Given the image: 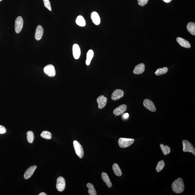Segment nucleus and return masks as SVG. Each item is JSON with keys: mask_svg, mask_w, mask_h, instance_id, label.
<instances>
[{"mask_svg": "<svg viewBox=\"0 0 195 195\" xmlns=\"http://www.w3.org/2000/svg\"><path fill=\"white\" fill-rule=\"evenodd\" d=\"M177 41L179 44L183 47L186 48H190L191 47V45L188 41L185 40L182 38L177 37Z\"/></svg>", "mask_w": 195, "mask_h": 195, "instance_id": "nucleus-17", "label": "nucleus"}, {"mask_svg": "<svg viewBox=\"0 0 195 195\" xmlns=\"http://www.w3.org/2000/svg\"><path fill=\"white\" fill-rule=\"evenodd\" d=\"M91 18L95 24L99 25L101 23V19L99 14L96 12H93L91 13Z\"/></svg>", "mask_w": 195, "mask_h": 195, "instance_id": "nucleus-16", "label": "nucleus"}, {"mask_svg": "<svg viewBox=\"0 0 195 195\" xmlns=\"http://www.w3.org/2000/svg\"><path fill=\"white\" fill-rule=\"evenodd\" d=\"M134 139L120 138L118 140V144L120 147L125 148L128 147L134 142Z\"/></svg>", "mask_w": 195, "mask_h": 195, "instance_id": "nucleus-2", "label": "nucleus"}, {"mask_svg": "<svg viewBox=\"0 0 195 195\" xmlns=\"http://www.w3.org/2000/svg\"><path fill=\"white\" fill-rule=\"evenodd\" d=\"M76 23L80 27H85L86 25V21L82 16H79L76 19Z\"/></svg>", "mask_w": 195, "mask_h": 195, "instance_id": "nucleus-19", "label": "nucleus"}, {"mask_svg": "<svg viewBox=\"0 0 195 195\" xmlns=\"http://www.w3.org/2000/svg\"><path fill=\"white\" fill-rule=\"evenodd\" d=\"M94 52L92 50H89L87 53V59H86V64L87 65L90 64L91 60L94 56Z\"/></svg>", "mask_w": 195, "mask_h": 195, "instance_id": "nucleus-22", "label": "nucleus"}, {"mask_svg": "<svg viewBox=\"0 0 195 195\" xmlns=\"http://www.w3.org/2000/svg\"><path fill=\"white\" fill-rule=\"evenodd\" d=\"M41 136L44 139H50L52 138V134L50 132L48 131H44L41 134Z\"/></svg>", "mask_w": 195, "mask_h": 195, "instance_id": "nucleus-28", "label": "nucleus"}, {"mask_svg": "<svg viewBox=\"0 0 195 195\" xmlns=\"http://www.w3.org/2000/svg\"><path fill=\"white\" fill-rule=\"evenodd\" d=\"M129 114L128 113H125L123 115V117L124 119H127L129 117Z\"/></svg>", "mask_w": 195, "mask_h": 195, "instance_id": "nucleus-32", "label": "nucleus"}, {"mask_svg": "<svg viewBox=\"0 0 195 195\" xmlns=\"http://www.w3.org/2000/svg\"><path fill=\"white\" fill-rule=\"evenodd\" d=\"M163 1L165 3H169L171 2L172 0H163Z\"/></svg>", "mask_w": 195, "mask_h": 195, "instance_id": "nucleus-33", "label": "nucleus"}, {"mask_svg": "<svg viewBox=\"0 0 195 195\" xmlns=\"http://www.w3.org/2000/svg\"><path fill=\"white\" fill-rule=\"evenodd\" d=\"M138 4L141 6H144L147 4L149 0H137Z\"/></svg>", "mask_w": 195, "mask_h": 195, "instance_id": "nucleus-30", "label": "nucleus"}, {"mask_svg": "<svg viewBox=\"0 0 195 195\" xmlns=\"http://www.w3.org/2000/svg\"><path fill=\"white\" fill-rule=\"evenodd\" d=\"M144 106L149 111L154 112L156 111V108L154 104L151 100L149 99H145L143 102Z\"/></svg>", "mask_w": 195, "mask_h": 195, "instance_id": "nucleus-9", "label": "nucleus"}, {"mask_svg": "<svg viewBox=\"0 0 195 195\" xmlns=\"http://www.w3.org/2000/svg\"><path fill=\"white\" fill-rule=\"evenodd\" d=\"M37 168V166L35 165L29 167L25 172L24 175V179L27 180V179L30 178L33 175L34 172L35 171Z\"/></svg>", "mask_w": 195, "mask_h": 195, "instance_id": "nucleus-12", "label": "nucleus"}, {"mask_svg": "<svg viewBox=\"0 0 195 195\" xmlns=\"http://www.w3.org/2000/svg\"><path fill=\"white\" fill-rule=\"evenodd\" d=\"M160 148L163 154L165 155L169 154L171 152V149L168 146L165 145L163 144H160Z\"/></svg>", "mask_w": 195, "mask_h": 195, "instance_id": "nucleus-24", "label": "nucleus"}, {"mask_svg": "<svg viewBox=\"0 0 195 195\" xmlns=\"http://www.w3.org/2000/svg\"><path fill=\"white\" fill-rule=\"evenodd\" d=\"M24 21L21 16H19L16 19L15 25V31L17 33H19L23 27Z\"/></svg>", "mask_w": 195, "mask_h": 195, "instance_id": "nucleus-5", "label": "nucleus"}, {"mask_svg": "<svg viewBox=\"0 0 195 195\" xmlns=\"http://www.w3.org/2000/svg\"><path fill=\"white\" fill-rule=\"evenodd\" d=\"M183 145V151L184 152H190L195 155V149L192 144L189 141L183 140L182 141Z\"/></svg>", "mask_w": 195, "mask_h": 195, "instance_id": "nucleus-3", "label": "nucleus"}, {"mask_svg": "<svg viewBox=\"0 0 195 195\" xmlns=\"http://www.w3.org/2000/svg\"><path fill=\"white\" fill-rule=\"evenodd\" d=\"M65 186V182L64 178L62 177H59L57 180L56 187L58 190L62 191L64 190Z\"/></svg>", "mask_w": 195, "mask_h": 195, "instance_id": "nucleus-7", "label": "nucleus"}, {"mask_svg": "<svg viewBox=\"0 0 195 195\" xmlns=\"http://www.w3.org/2000/svg\"><path fill=\"white\" fill-rule=\"evenodd\" d=\"M127 107L126 105H122L115 108L113 111V113L116 116L122 115L126 111Z\"/></svg>", "mask_w": 195, "mask_h": 195, "instance_id": "nucleus-10", "label": "nucleus"}, {"mask_svg": "<svg viewBox=\"0 0 195 195\" xmlns=\"http://www.w3.org/2000/svg\"><path fill=\"white\" fill-rule=\"evenodd\" d=\"M145 70V65L144 64L141 63L136 66L133 70V72L136 75H140L144 72Z\"/></svg>", "mask_w": 195, "mask_h": 195, "instance_id": "nucleus-15", "label": "nucleus"}, {"mask_svg": "<svg viewBox=\"0 0 195 195\" xmlns=\"http://www.w3.org/2000/svg\"><path fill=\"white\" fill-rule=\"evenodd\" d=\"M73 145L77 155L80 158H82L84 155V152L82 146L76 140L73 141Z\"/></svg>", "mask_w": 195, "mask_h": 195, "instance_id": "nucleus-4", "label": "nucleus"}, {"mask_svg": "<svg viewBox=\"0 0 195 195\" xmlns=\"http://www.w3.org/2000/svg\"><path fill=\"white\" fill-rule=\"evenodd\" d=\"M43 1H44V6L50 11H51V3L49 0H43Z\"/></svg>", "mask_w": 195, "mask_h": 195, "instance_id": "nucleus-29", "label": "nucleus"}, {"mask_svg": "<svg viewBox=\"0 0 195 195\" xmlns=\"http://www.w3.org/2000/svg\"><path fill=\"white\" fill-rule=\"evenodd\" d=\"M46 193H45L44 192H42L40 193V194H39V195H47Z\"/></svg>", "mask_w": 195, "mask_h": 195, "instance_id": "nucleus-34", "label": "nucleus"}, {"mask_svg": "<svg viewBox=\"0 0 195 195\" xmlns=\"http://www.w3.org/2000/svg\"><path fill=\"white\" fill-rule=\"evenodd\" d=\"M172 190L177 194L182 193L184 190L185 185L183 179L179 178L172 183Z\"/></svg>", "mask_w": 195, "mask_h": 195, "instance_id": "nucleus-1", "label": "nucleus"}, {"mask_svg": "<svg viewBox=\"0 0 195 195\" xmlns=\"http://www.w3.org/2000/svg\"><path fill=\"white\" fill-rule=\"evenodd\" d=\"M34 138V133L32 131H29L27 132V140L29 143L32 144V143L33 142Z\"/></svg>", "mask_w": 195, "mask_h": 195, "instance_id": "nucleus-27", "label": "nucleus"}, {"mask_svg": "<svg viewBox=\"0 0 195 195\" xmlns=\"http://www.w3.org/2000/svg\"><path fill=\"white\" fill-rule=\"evenodd\" d=\"M2 1V0H0V1Z\"/></svg>", "mask_w": 195, "mask_h": 195, "instance_id": "nucleus-35", "label": "nucleus"}, {"mask_svg": "<svg viewBox=\"0 0 195 195\" xmlns=\"http://www.w3.org/2000/svg\"><path fill=\"white\" fill-rule=\"evenodd\" d=\"M6 129L2 125H0V134H3L6 132Z\"/></svg>", "mask_w": 195, "mask_h": 195, "instance_id": "nucleus-31", "label": "nucleus"}, {"mask_svg": "<svg viewBox=\"0 0 195 195\" xmlns=\"http://www.w3.org/2000/svg\"><path fill=\"white\" fill-rule=\"evenodd\" d=\"M43 33H44V29L41 25L38 26L36 29L35 34V38L36 40L39 41L42 39Z\"/></svg>", "mask_w": 195, "mask_h": 195, "instance_id": "nucleus-14", "label": "nucleus"}, {"mask_svg": "<svg viewBox=\"0 0 195 195\" xmlns=\"http://www.w3.org/2000/svg\"><path fill=\"white\" fill-rule=\"evenodd\" d=\"M168 71V68L165 67L162 68H158L155 72V73L157 76H160L166 73Z\"/></svg>", "mask_w": 195, "mask_h": 195, "instance_id": "nucleus-25", "label": "nucleus"}, {"mask_svg": "<svg viewBox=\"0 0 195 195\" xmlns=\"http://www.w3.org/2000/svg\"><path fill=\"white\" fill-rule=\"evenodd\" d=\"M73 56L76 59H79L81 55V50L78 44H74L72 48Z\"/></svg>", "mask_w": 195, "mask_h": 195, "instance_id": "nucleus-13", "label": "nucleus"}, {"mask_svg": "<svg viewBox=\"0 0 195 195\" xmlns=\"http://www.w3.org/2000/svg\"><path fill=\"white\" fill-rule=\"evenodd\" d=\"M113 169L114 173L116 175L119 177L122 176V171L118 164L116 163L114 164L113 166Z\"/></svg>", "mask_w": 195, "mask_h": 195, "instance_id": "nucleus-20", "label": "nucleus"}, {"mask_svg": "<svg viewBox=\"0 0 195 195\" xmlns=\"http://www.w3.org/2000/svg\"><path fill=\"white\" fill-rule=\"evenodd\" d=\"M102 178L108 187L111 188L112 187V183L107 173L104 172H102Z\"/></svg>", "mask_w": 195, "mask_h": 195, "instance_id": "nucleus-18", "label": "nucleus"}, {"mask_svg": "<svg viewBox=\"0 0 195 195\" xmlns=\"http://www.w3.org/2000/svg\"><path fill=\"white\" fill-rule=\"evenodd\" d=\"M44 73L49 77H53L56 75V70L53 65H46L44 69Z\"/></svg>", "mask_w": 195, "mask_h": 195, "instance_id": "nucleus-6", "label": "nucleus"}, {"mask_svg": "<svg viewBox=\"0 0 195 195\" xmlns=\"http://www.w3.org/2000/svg\"><path fill=\"white\" fill-rule=\"evenodd\" d=\"M187 29L188 31L192 35H195V24L194 22H189L187 26Z\"/></svg>", "mask_w": 195, "mask_h": 195, "instance_id": "nucleus-21", "label": "nucleus"}, {"mask_svg": "<svg viewBox=\"0 0 195 195\" xmlns=\"http://www.w3.org/2000/svg\"><path fill=\"white\" fill-rule=\"evenodd\" d=\"M87 187L89 189V190L88 191L89 195H96L97 193H96V191L94 187L92 184L91 183H88L87 185Z\"/></svg>", "mask_w": 195, "mask_h": 195, "instance_id": "nucleus-23", "label": "nucleus"}, {"mask_svg": "<svg viewBox=\"0 0 195 195\" xmlns=\"http://www.w3.org/2000/svg\"><path fill=\"white\" fill-rule=\"evenodd\" d=\"M96 101L98 104V108L101 109L106 106L108 99L107 98L104 96L102 95L99 96L97 98Z\"/></svg>", "mask_w": 195, "mask_h": 195, "instance_id": "nucleus-11", "label": "nucleus"}, {"mask_svg": "<svg viewBox=\"0 0 195 195\" xmlns=\"http://www.w3.org/2000/svg\"><path fill=\"white\" fill-rule=\"evenodd\" d=\"M124 96V92L122 90L117 89L113 91L111 98L113 101H117L122 98Z\"/></svg>", "mask_w": 195, "mask_h": 195, "instance_id": "nucleus-8", "label": "nucleus"}, {"mask_svg": "<svg viewBox=\"0 0 195 195\" xmlns=\"http://www.w3.org/2000/svg\"><path fill=\"white\" fill-rule=\"evenodd\" d=\"M165 164L163 160H161L159 162L157 165L156 170L157 172H159L163 170L165 167Z\"/></svg>", "mask_w": 195, "mask_h": 195, "instance_id": "nucleus-26", "label": "nucleus"}]
</instances>
